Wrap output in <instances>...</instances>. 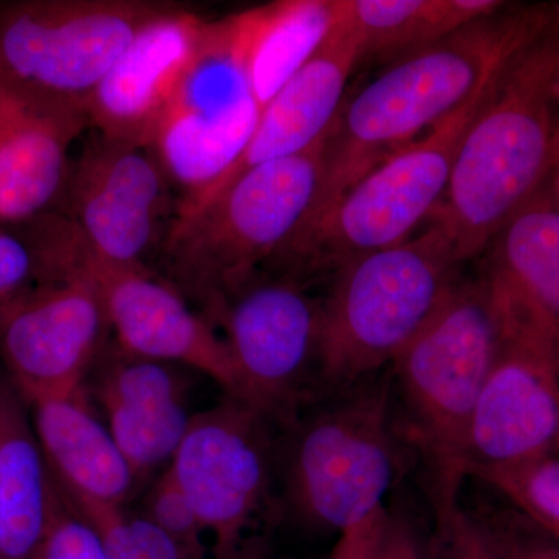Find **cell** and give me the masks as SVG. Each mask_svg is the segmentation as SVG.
I'll return each mask as SVG.
<instances>
[{"mask_svg":"<svg viewBox=\"0 0 559 559\" xmlns=\"http://www.w3.org/2000/svg\"><path fill=\"white\" fill-rule=\"evenodd\" d=\"M167 5L146 0L0 2V81L47 108L86 116L92 94L114 62Z\"/></svg>","mask_w":559,"mask_h":559,"instance_id":"cell-9","label":"cell"},{"mask_svg":"<svg viewBox=\"0 0 559 559\" xmlns=\"http://www.w3.org/2000/svg\"><path fill=\"white\" fill-rule=\"evenodd\" d=\"M337 13L340 0H293L253 9L249 70L261 110L310 60Z\"/></svg>","mask_w":559,"mask_h":559,"instance_id":"cell-24","label":"cell"},{"mask_svg":"<svg viewBox=\"0 0 559 559\" xmlns=\"http://www.w3.org/2000/svg\"><path fill=\"white\" fill-rule=\"evenodd\" d=\"M489 540L502 559H559V543L521 528H487Z\"/></svg>","mask_w":559,"mask_h":559,"instance_id":"cell-30","label":"cell"},{"mask_svg":"<svg viewBox=\"0 0 559 559\" xmlns=\"http://www.w3.org/2000/svg\"><path fill=\"white\" fill-rule=\"evenodd\" d=\"M559 24V3L509 7L401 55L344 103L326 138L314 216L419 132L432 130L498 80L520 51Z\"/></svg>","mask_w":559,"mask_h":559,"instance_id":"cell-1","label":"cell"},{"mask_svg":"<svg viewBox=\"0 0 559 559\" xmlns=\"http://www.w3.org/2000/svg\"><path fill=\"white\" fill-rule=\"evenodd\" d=\"M359 61V38L345 16L344 0H340V13L325 39L261 110L240 159L209 197L242 171L294 156L322 139L344 105L349 73Z\"/></svg>","mask_w":559,"mask_h":559,"instance_id":"cell-19","label":"cell"},{"mask_svg":"<svg viewBox=\"0 0 559 559\" xmlns=\"http://www.w3.org/2000/svg\"><path fill=\"white\" fill-rule=\"evenodd\" d=\"M87 127L84 114L47 108L0 81V226L64 215L70 146Z\"/></svg>","mask_w":559,"mask_h":559,"instance_id":"cell-18","label":"cell"},{"mask_svg":"<svg viewBox=\"0 0 559 559\" xmlns=\"http://www.w3.org/2000/svg\"><path fill=\"white\" fill-rule=\"evenodd\" d=\"M39 283V257L27 231L0 226V322Z\"/></svg>","mask_w":559,"mask_h":559,"instance_id":"cell-28","label":"cell"},{"mask_svg":"<svg viewBox=\"0 0 559 559\" xmlns=\"http://www.w3.org/2000/svg\"><path fill=\"white\" fill-rule=\"evenodd\" d=\"M502 337V314L487 272L462 280L425 330L393 362L404 433L418 451L439 533L459 511L468 477L469 436L481 389Z\"/></svg>","mask_w":559,"mask_h":559,"instance_id":"cell-4","label":"cell"},{"mask_svg":"<svg viewBox=\"0 0 559 559\" xmlns=\"http://www.w3.org/2000/svg\"><path fill=\"white\" fill-rule=\"evenodd\" d=\"M491 285L502 337L471 426L469 466L516 465L559 447V333Z\"/></svg>","mask_w":559,"mask_h":559,"instance_id":"cell-11","label":"cell"},{"mask_svg":"<svg viewBox=\"0 0 559 559\" xmlns=\"http://www.w3.org/2000/svg\"><path fill=\"white\" fill-rule=\"evenodd\" d=\"M25 404L0 380V559H35L60 498Z\"/></svg>","mask_w":559,"mask_h":559,"instance_id":"cell-21","label":"cell"},{"mask_svg":"<svg viewBox=\"0 0 559 559\" xmlns=\"http://www.w3.org/2000/svg\"><path fill=\"white\" fill-rule=\"evenodd\" d=\"M180 369L109 341L84 384L139 481L170 466L194 417Z\"/></svg>","mask_w":559,"mask_h":559,"instance_id":"cell-17","label":"cell"},{"mask_svg":"<svg viewBox=\"0 0 559 559\" xmlns=\"http://www.w3.org/2000/svg\"><path fill=\"white\" fill-rule=\"evenodd\" d=\"M266 415L226 396L194 415L168 471L190 500L216 559H234L267 506Z\"/></svg>","mask_w":559,"mask_h":559,"instance_id":"cell-13","label":"cell"},{"mask_svg":"<svg viewBox=\"0 0 559 559\" xmlns=\"http://www.w3.org/2000/svg\"><path fill=\"white\" fill-rule=\"evenodd\" d=\"M468 476L498 489L559 543V454L551 451L509 466H469Z\"/></svg>","mask_w":559,"mask_h":559,"instance_id":"cell-25","label":"cell"},{"mask_svg":"<svg viewBox=\"0 0 559 559\" xmlns=\"http://www.w3.org/2000/svg\"><path fill=\"white\" fill-rule=\"evenodd\" d=\"M558 374H559V369H558Z\"/></svg>","mask_w":559,"mask_h":559,"instance_id":"cell-35","label":"cell"},{"mask_svg":"<svg viewBox=\"0 0 559 559\" xmlns=\"http://www.w3.org/2000/svg\"><path fill=\"white\" fill-rule=\"evenodd\" d=\"M462 264L432 218L417 237L341 264L322 299L320 384L342 392L392 367L443 307Z\"/></svg>","mask_w":559,"mask_h":559,"instance_id":"cell-5","label":"cell"},{"mask_svg":"<svg viewBox=\"0 0 559 559\" xmlns=\"http://www.w3.org/2000/svg\"><path fill=\"white\" fill-rule=\"evenodd\" d=\"M547 183L555 200L559 205V124L557 134H555L554 151H551L550 170L547 176Z\"/></svg>","mask_w":559,"mask_h":559,"instance_id":"cell-34","label":"cell"},{"mask_svg":"<svg viewBox=\"0 0 559 559\" xmlns=\"http://www.w3.org/2000/svg\"><path fill=\"white\" fill-rule=\"evenodd\" d=\"M28 407L40 451L61 495L70 502L124 507L140 481L108 426L98 418L86 388Z\"/></svg>","mask_w":559,"mask_h":559,"instance_id":"cell-20","label":"cell"},{"mask_svg":"<svg viewBox=\"0 0 559 559\" xmlns=\"http://www.w3.org/2000/svg\"><path fill=\"white\" fill-rule=\"evenodd\" d=\"M70 503L97 530L108 559H201L180 547L143 514L86 500Z\"/></svg>","mask_w":559,"mask_h":559,"instance_id":"cell-26","label":"cell"},{"mask_svg":"<svg viewBox=\"0 0 559 559\" xmlns=\"http://www.w3.org/2000/svg\"><path fill=\"white\" fill-rule=\"evenodd\" d=\"M49 278L79 272L100 296L114 342L139 358L175 364L204 374L226 396L248 403L245 382L223 336L186 297L148 266L102 259L66 215H50L39 227Z\"/></svg>","mask_w":559,"mask_h":559,"instance_id":"cell-10","label":"cell"},{"mask_svg":"<svg viewBox=\"0 0 559 559\" xmlns=\"http://www.w3.org/2000/svg\"><path fill=\"white\" fill-rule=\"evenodd\" d=\"M207 21L168 3L143 25L92 94L90 127L106 138L148 148Z\"/></svg>","mask_w":559,"mask_h":559,"instance_id":"cell-16","label":"cell"},{"mask_svg":"<svg viewBox=\"0 0 559 559\" xmlns=\"http://www.w3.org/2000/svg\"><path fill=\"white\" fill-rule=\"evenodd\" d=\"M378 559H421L418 540L409 522L390 514Z\"/></svg>","mask_w":559,"mask_h":559,"instance_id":"cell-33","label":"cell"},{"mask_svg":"<svg viewBox=\"0 0 559 559\" xmlns=\"http://www.w3.org/2000/svg\"><path fill=\"white\" fill-rule=\"evenodd\" d=\"M451 559H502L492 547L484 525L457 511L450 525L440 533Z\"/></svg>","mask_w":559,"mask_h":559,"instance_id":"cell-31","label":"cell"},{"mask_svg":"<svg viewBox=\"0 0 559 559\" xmlns=\"http://www.w3.org/2000/svg\"><path fill=\"white\" fill-rule=\"evenodd\" d=\"M300 272H257L205 316L237 366L250 406L266 417L285 414L312 370L318 377L322 300Z\"/></svg>","mask_w":559,"mask_h":559,"instance_id":"cell-12","label":"cell"},{"mask_svg":"<svg viewBox=\"0 0 559 559\" xmlns=\"http://www.w3.org/2000/svg\"><path fill=\"white\" fill-rule=\"evenodd\" d=\"M396 471L392 373L342 390L294 432L286 495L305 521L345 530L385 509Z\"/></svg>","mask_w":559,"mask_h":559,"instance_id":"cell-8","label":"cell"},{"mask_svg":"<svg viewBox=\"0 0 559 559\" xmlns=\"http://www.w3.org/2000/svg\"><path fill=\"white\" fill-rule=\"evenodd\" d=\"M389 511L382 509L369 520L341 533L330 559H378Z\"/></svg>","mask_w":559,"mask_h":559,"instance_id":"cell-32","label":"cell"},{"mask_svg":"<svg viewBox=\"0 0 559 559\" xmlns=\"http://www.w3.org/2000/svg\"><path fill=\"white\" fill-rule=\"evenodd\" d=\"M142 514L191 555L207 559L204 528L168 468L151 485Z\"/></svg>","mask_w":559,"mask_h":559,"instance_id":"cell-27","label":"cell"},{"mask_svg":"<svg viewBox=\"0 0 559 559\" xmlns=\"http://www.w3.org/2000/svg\"><path fill=\"white\" fill-rule=\"evenodd\" d=\"M179 198L148 148L95 131L72 160L68 216L102 259L148 266L167 237Z\"/></svg>","mask_w":559,"mask_h":559,"instance_id":"cell-14","label":"cell"},{"mask_svg":"<svg viewBox=\"0 0 559 559\" xmlns=\"http://www.w3.org/2000/svg\"><path fill=\"white\" fill-rule=\"evenodd\" d=\"M506 5L495 0H344L360 60L389 62L429 46Z\"/></svg>","mask_w":559,"mask_h":559,"instance_id":"cell-23","label":"cell"},{"mask_svg":"<svg viewBox=\"0 0 559 559\" xmlns=\"http://www.w3.org/2000/svg\"><path fill=\"white\" fill-rule=\"evenodd\" d=\"M60 492V489H58ZM35 559H108L100 535L60 492L53 520Z\"/></svg>","mask_w":559,"mask_h":559,"instance_id":"cell-29","label":"cell"},{"mask_svg":"<svg viewBox=\"0 0 559 559\" xmlns=\"http://www.w3.org/2000/svg\"><path fill=\"white\" fill-rule=\"evenodd\" d=\"M489 246V277L559 333V205L547 180Z\"/></svg>","mask_w":559,"mask_h":559,"instance_id":"cell-22","label":"cell"},{"mask_svg":"<svg viewBox=\"0 0 559 559\" xmlns=\"http://www.w3.org/2000/svg\"><path fill=\"white\" fill-rule=\"evenodd\" d=\"M491 86L360 176L301 231L280 259L285 266L304 275L336 271L409 240L443 201L460 142Z\"/></svg>","mask_w":559,"mask_h":559,"instance_id":"cell-7","label":"cell"},{"mask_svg":"<svg viewBox=\"0 0 559 559\" xmlns=\"http://www.w3.org/2000/svg\"><path fill=\"white\" fill-rule=\"evenodd\" d=\"M559 124V24L503 69L463 134L432 219L465 263L546 183Z\"/></svg>","mask_w":559,"mask_h":559,"instance_id":"cell-2","label":"cell"},{"mask_svg":"<svg viewBox=\"0 0 559 559\" xmlns=\"http://www.w3.org/2000/svg\"><path fill=\"white\" fill-rule=\"evenodd\" d=\"M326 138L178 209L160 246L165 280L200 305L204 318L264 264L282 259L310 223L325 187Z\"/></svg>","mask_w":559,"mask_h":559,"instance_id":"cell-3","label":"cell"},{"mask_svg":"<svg viewBox=\"0 0 559 559\" xmlns=\"http://www.w3.org/2000/svg\"><path fill=\"white\" fill-rule=\"evenodd\" d=\"M253 9L209 20L148 150L180 207L207 198L248 146L261 109L250 83Z\"/></svg>","mask_w":559,"mask_h":559,"instance_id":"cell-6","label":"cell"},{"mask_svg":"<svg viewBox=\"0 0 559 559\" xmlns=\"http://www.w3.org/2000/svg\"><path fill=\"white\" fill-rule=\"evenodd\" d=\"M109 333L91 280L64 272L39 283L0 322V359L31 406L83 389Z\"/></svg>","mask_w":559,"mask_h":559,"instance_id":"cell-15","label":"cell"}]
</instances>
